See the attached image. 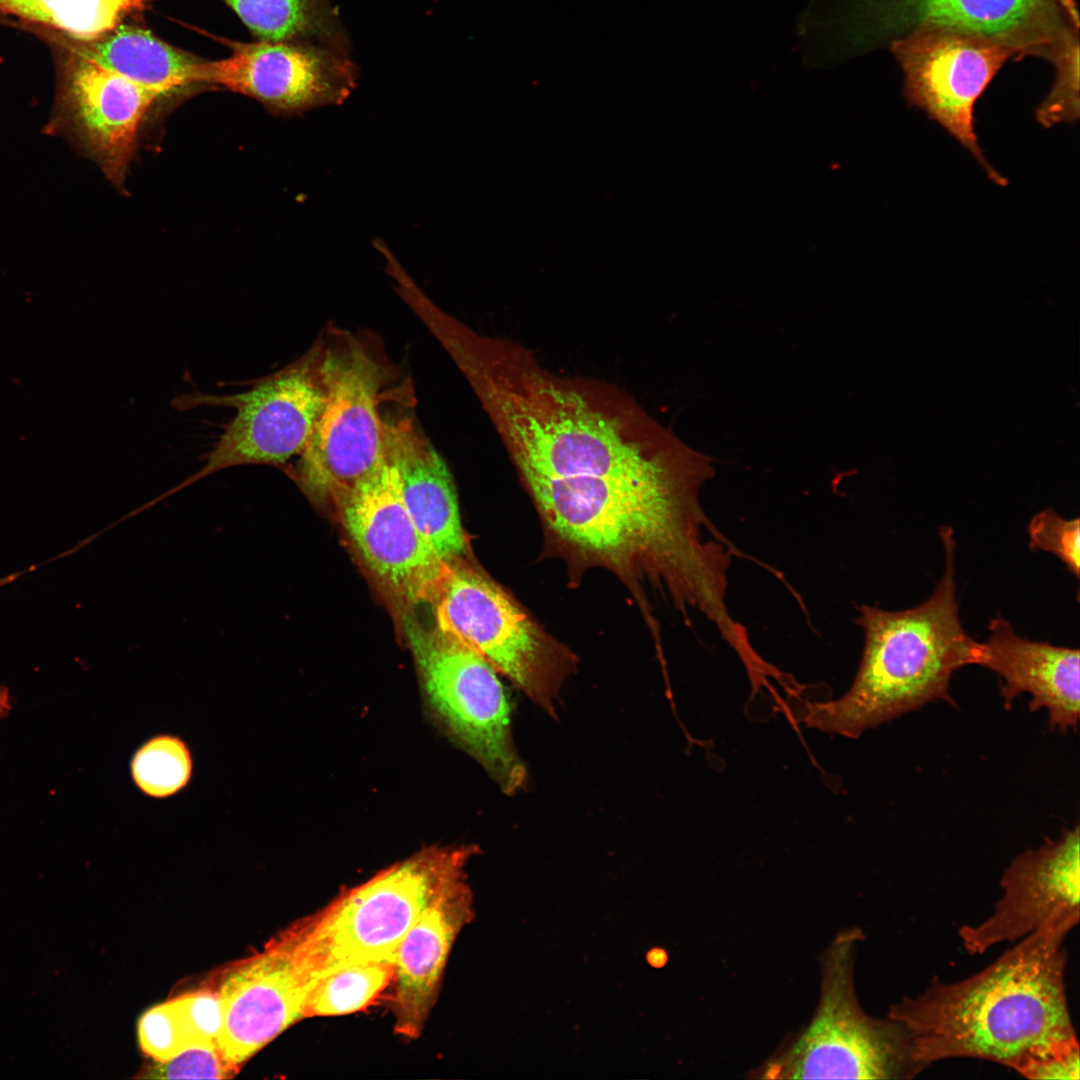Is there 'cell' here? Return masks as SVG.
<instances>
[{
  "mask_svg": "<svg viewBox=\"0 0 1080 1080\" xmlns=\"http://www.w3.org/2000/svg\"><path fill=\"white\" fill-rule=\"evenodd\" d=\"M711 458L690 456L644 472L520 477L551 552L584 571L600 566L634 588L647 580L675 606L699 610L736 647L747 636L725 602L734 549L700 501Z\"/></svg>",
  "mask_w": 1080,
  "mask_h": 1080,
  "instance_id": "obj_1",
  "label": "cell"
},
{
  "mask_svg": "<svg viewBox=\"0 0 1080 1080\" xmlns=\"http://www.w3.org/2000/svg\"><path fill=\"white\" fill-rule=\"evenodd\" d=\"M440 344L472 387L520 477L638 473L690 447L628 393L594 378L555 374L522 344L456 322Z\"/></svg>",
  "mask_w": 1080,
  "mask_h": 1080,
  "instance_id": "obj_2",
  "label": "cell"
},
{
  "mask_svg": "<svg viewBox=\"0 0 1080 1080\" xmlns=\"http://www.w3.org/2000/svg\"><path fill=\"white\" fill-rule=\"evenodd\" d=\"M1071 929L1043 927L959 981L934 977L888 1012L909 1032L915 1060L974 1058L1022 1074L1052 1053L1078 1046L1069 1010L1064 941Z\"/></svg>",
  "mask_w": 1080,
  "mask_h": 1080,
  "instance_id": "obj_3",
  "label": "cell"
},
{
  "mask_svg": "<svg viewBox=\"0 0 1080 1080\" xmlns=\"http://www.w3.org/2000/svg\"><path fill=\"white\" fill-rule=\"evenodd\" d=\"M940 538L944 570L928 599L899 611L857 608L855 622L864 634L857 674L840 698L803 702L799 721L808 728L856 739L926 704L953 703L951 678L966 665H978L980 642L959 617L953 529L942 527Z\"/></svg>",
  "mask_w": 1080,
  "mask_h": 1080,
  "instance_id": "obj_4",
  "label": "cell"
},
{
  "mask_svg": "<svg viewBox=\"0 0 1080 1080\" xmlns=\"http://www.w3.org/2000/svg\"><path fill=\"white\" fill-rule=\"evenodd\" d=\"M476 848L431 846L346 890L281 934L314 982L348 964L394 961L433 895L465 870Z\"/></svg>",
  "mask_w": 1080,
  "mask_h": 1080,
  "instance_id": "obj_5",
  "label": "cell"
},
{
  "mask_svg": "<svg viewBox=\"0 0 1080 1080\" xmlns=\"http://www.w3.org/2000/svg\"><path fill=\"white\" fill-rule=\"evenodd\" d=\"M1079 27L1073 0H831L829 36L843 55L925 29L987 38L1048 60Z\"/></svg>",
  "mask_w": 1080,
  "mask_h": 1080,
  "instance_id": "obj_6",
  "label": "cell"
},
{
  "mask_svg": "<svg viewBox=\"0 0 1080 1080\" xmlns=\"http://www.w3.org/2000/svg\"><path fill=\"white\" fill-rule=\"evenodd\" d=\"M402 626L429 706L449 736L498 784L515 795L527 769L512 733V703L497 670L459 638L423 626L408 612Z\"/></svg>",
  "mask_w": 1080,
  "mask_h": 1080,
  "instance_id": "obj_7",
  "label": "cell"
},
{
  "mask_svg": "<svg viewBox=\"0 0 1080 1080\" xmlns=\"http://www.w3.org/2000/svg\"><path fill=\"white\" fill-rule=\"evenodd\" d=\"M431 604L438 628L479 652L535 705L556 718L562 685L576 671L575 654L464 560L448 564Z\"/></svg>",
  "mask_w": 1080,
  "mask_h": 1080,
  "instance_id": "obj_8",
  "label": "cell"
},
{
  "mask_svg": "<svg viewBox=\"0 0 1080 1080\" xmlns=\"http://www.w3.org/2000/svg\"><path fill=\"white\" fill-rule=\"evenodd\" d=\"M319 373L325 401L299 454L295 479L312 500L337 507L384 456L377 407L384 374L352 336L323 353Z\"/></svg>",
  "mask_w": 1080,
  "mask_h": 1080,
  "instance_id": "obj_9",
  "label": "cell"
},
{
  "mask_svg": "<svg viewBox=\"0 0 1080 1080\" xmlns=\"http://www.w3.org/2000/svg\"><path fill=\"white\" fill-rule=\"evenodd\" d=\"M859 935L839 943L832 978L813 1020L766 1074L792 1079H912L925 1068L911 1036L896 1020L867 1015L856 998L853 956Z\"/></svg>",
  "mask_w": 1080,
  "mask_h": 1080,
  "instance_id": "obj_10",
  "label": "cell"
},
{
  "mask_svg": "<svg viewBox=\"0 0 1080 1080\" xmlns=\"http://www.w3.org/2000/svg\"><path fill=\"white\" fill-rule=\"evenodd\" d=\"M325 401L315 354L253 382L240 393L178 397L177 409L200 405L232 407L227 423L204 464L174 491L220 470L242 465H279L304 449Z\"/></svg>",
  "mask_w": 1080,
  "mask_h": 1080,
  "instance_id": "obj_11",
  "label": "cell"
},
{
  "mask_svg": "<svg viewBox=\"0 0 1080 1080\" xmlns=\"http://www.w3.org/2000/svg\"><path fill=\"white\" fill-rule=\"evenodd\" d=\"M904 74L909 105L925 111L978 161L991 181H1008L986 159L974 128V106L1009 58V46L943 29L918 30L889 42Z\"/></svg>",
  "mask_w": 1080,
  "mask_h": 1080,
  "instance_id": "obj_12",
  "label": "cell"
},
{
  "mask_svg": "<svg viewBox=\"0 0 1080 1080\" xmlns=\"http://www.w3.org/2000/svg\"><path fill=\"white\" fill-rule=\"evenodd\" d=\"M336 508L362 563L399 609L408 612L433 602L448 564L411 518L397 466L386 450Z\"/></svg>",
  "mask_w": 1080,
  "mask_h": 1080,
  "instance_id": "obj_13",
  "label": "cell"
},
{
  "mask_svg": "<svg viewBox=\"0 0 1080 1080\" xmlns=\"http://www.w3.org/2000/svg\"><path fill=\"white\" fill-rule=\"evenodd\" d=\"M1079 826L1016 856L1000 879L1002 896L991 914L959 929L968 954L1015 943L1047 926L1073 929L1080 919Z\"/></svg>",
  "mask_w": 1080,
  "mask_h": 1080,
  "instance_id": "obj_14",
  "label": "cell"
},
{
  "mask_svg": "<svg viewBox=\"0 0 1080 1080\" xmlns=\"http://www.w3.org/2000/svg\"><path fill=\"white\" fill-rule=\"evenodd\" d=\"M195 82L218 84L276 112L297 114L342 104L355 86L356 72L328 48L261 40L233 43L232 54L221 60H200Z\"/></svg>",
  "mask_w": 1080,
  "mask_h": 1080,
  "instance_id": "obj_15",
  "label": "cell"
},
{
  "mask_svg": "<svg viewBox=\"0 0 1080 1080\" xmlns=\"http://www.w3.org/2000/svg\"><path fill=\"white\" fill-rule=\"evenodd\" d=\"M161 96L78 54L44 130L65 138L120 187L144 116Z\"/></svg>",
  "mask_w": 1080,
  "mask_h": 1080,
  "instance_id": "obj_16",
  "label": "cell"
},
{
  "mask_svg": "<svg viewBox=\"0 0 1080 1080\" xmlns=\"http://www.w3.org/2000/svg\"><path fill=\"white\" fill-rule=\"evenodd\" d=\"M313 981L279 935L229 967L215 988L222 1007L217 1047L240 1069L251 1056L304 1018Z\"/></svg>",
  "mask_w": 1080,
  "mask_h": 1080,
  "instance_id": "obj_17",
  "label": "cell"
},
{
  "mask_svg": "<svg viewBox=\"0 0 1080 1080\" xmlns=\"http://www.w3.org/2000/svg\"><path fill=\"white\" fill-rule=\"evenodd\" d=\"M472 917L473 896L462 870L442 884L405 934L390 986L394 1031L400 1037L416 1039L424 1031L452 947Z\"/></svg>",
  "mask_w": 1080,
  "mask_h": 1080,
  "instance_id": "obj_18",
  "label": "cell"
},
{
  "mask_svg": "<svg viewBox=\"0 0 1080 1080\" xmlns=\"http://www.w3.org/2000/svg\"><path fill=\"white\" fill-rule=\"evenodd\" d=\"M989 636L980 643L978 665L1002 680L1004 706L1023 693L1029 710H1045L1050 730L1076 731L1079 723V650L1019 636L1003 616L994 617Z\"/></svg>",
  "mask_w": 1080,
  "mask_h": 1080,
  "instance_id": "obj_19",
  "label": "cell"
},
{
  "mask_svg": "<svg viewBox=\"0 0 1080 1080\" xmlns=\"http://www.w3.org/2000/svg\"><path fill=\"white\" fill-rule=\"evenodd\" d=\"M384 448L394 460L405 506L440 559L463 560L467 539L453 477L442 457L410 418L383 422Z\"/></svg>",
  "mask_w": 1080,
  "mask_h": 1080,
  "instance_id": "obj_20",
  "label": "cell"
},
{
  "mask_svg": "<svg viewBox=\"0 0 1080 1080\" xmlns=\"http://www.w3.org/2000/svg\"><path fill=\"white\" fill-rule=\"evenodd\" d=\"M81 48L78 54L162 96L196 83L198 58L138 26H116Z\"/></svg>",
  "mask_w": 1080,
  "mask_h": 1080,
  "instance_id": "obj_21",
  "label": "cell"
},
{
  "mask_svg": "<svg viewBox=\"0 0 1080 1080\" xmlns=\"http://www.w3.org/2000/svg\"><path fill=\"white\" fill-rule=\"evenodd\" d=\"M222 1026L220 998L214 990L191 992L147 1010L138 1022L142 1050L155 1061L195 1047L217 1046Z\"/></svg>",
  "mask_w": 1080,
  "mask_h": 1080,
  "instance_id": "obj_22",
  "label": "cell"
},
{
  "mask_svg": "<svg viewBox=\"0 0 1080 1080\" xmlns=\"http://www.w3.org/2000/svg\"><path fill=\"white\" fill-rule=\"evenodd\" d=\"M261 40L318 36L337 44L335 14L326 0H222Z\"/></svg>",
  "mask_w": 1080,
  "mask_h": 1080,
  "instance_id": "obj_23",
  "label": "cell"
},
{
  "mask_svg": "<svg viewBox=\"0 0 1080 1080\" xmlns=\"http://www.w3.org/2000/svg\"><path fill=\"white\" fill-rule=\"evenodd\" d=\"M393 975L394 961H365L339 967L314 981L306 999L304 1018L361 1011L391 986Z\"/></svg>",
  "mask_w": 1080,
  "mask_h": 1080,
  "instance_id": "obj_24",
  "label": "cell"
},
{
  "mask_svg": "<svg viewBox=\"0 0 1080 1080\" xmlns=\"http://www.w3.org/2000/svg\"><path fill=\"white\" fill-rule=\"evenodd\" d=\"M129 11L117 0H0V12L92 41L116 27Z\"/></svg>",
  "mask_w": 1080,
  "mask_h": 1080,
  "instance_id": "obj_25",
  "label": "cell"
},
{
  "mask_svg": "<svg viewBox=\"0 0 1080 1080\" xmlns=\"http://www.w3.org/2000/svg\"><path fill=\"white\" fill-rule=\"evenodd\" d=\"M192 755L179 736L161 734L151 737L134 753L131 777L146 796L163 799L182 791L192 777Z\"/></svg>",
  "mask_w": 1080,
  "mask_h": 1080,
  "instance_id": "obj_26",
  "label": "cell"
},
{
  "mask_svg": "<svg viewBox=\"0 0 1080 1080\" xmlns=\"http://www.w3.org/2000/svg\"><path fill=\"white\" fill-rule=\"evenodd\" d=\"M1051 62L1055 81L1036 110V119L1045 128L1079 119V35L1070 39Z\"/></svg>",
  "mask_w": 1080,
  "mask_h": 1080,
  "instance_id": "obj_27",
  "label": "cell"
},
{
  "mask_svg": "<svg viewBox=\"0 0 1080 1080\" xmlns=\"http://www.w3.org/2000/svg\"><path fill=\"white\" fill-rule=\"evenodd\" d=\"M1029 547L1055 555L1066 568L1079 576L1080 527L1079 519H1066L1052 509L1036 513L1028 527Z\"/></svg>",
  "mask_w": 1080,
  "mask_h": 1080,
  "instance_id": "obj_28",
  "label": "cell"
},
{
  "mask_svg": "<svg viewBox=\"0 0 1080 1080\" xmlns=\"http://www.w3.org/2000/svg\"><path fill=\"white\" fill-rule=\"evenodd\" d=\"M239 1068L228 1062L217 1046L184 1050L164 1061H156L144 1077L160 1079H225Z\"/></svg>",
  "mask_w": 1080,
  "mask_h": 1080,
  "instance_id": "obj_29",
  "label": "cell"
},
{
  "mask_svg": "<svg viewBox=\"0 0 1080 1080\" xmlns=\"http://www.w3.org/2000/svg\"><path fill=\"white\" fill-rule=\"evenodd\" d=\"M1079 1045L1048 1056L1029 1066L1021 1076L1038 1080H1078L1080 1078Z\"/></svg>",
  "mask_w": 1080,
  "mask_h": 1080,
  "instance_id": "obj_30",
  "label": "cell"
},
{
  "mask_svg": "<svg viewBox=\"0 0 1080 1080\" xmlns=\"http://www.w3.org/2000/svg\"><path fill=\"white\" fill-rule=\"evenodd\" d=\"M12 709L9 689L0 686V720L6 718Z\"/></svg>",
  "mask_w": 1080,
  "mask_h": 1080,
  "instance_id": "obj_31",
  "label": "cell"
}]
</instances>
